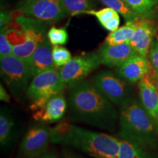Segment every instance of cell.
Listing matches in <instances>:
<instances>
[{
    "label": "cell",
    "mask_w": 158,
    "mask_h": 158,
    "mask_svg": "<svg viewBox=\"0 0 158 158\" xmlns=\"http://www.w3.org/2000/svg\"><path fill=\"white\" fill-rule=\"evenodd\" d=\"M139 100L144 109L158 123V92L150 73L138 82Z\"/></svg>",
    "instance_id": "15"
},
{
    "label": "cell",
    "mask_w": 158,
    "mask_h": 158,
    "mask_svg": "<svg viewBox=\"0 0 158 158\" xmlns=\"http://www.w3.org/2000/svg\"><path fill=\"white\" fill-rule=\"evenodd\" d=\"M52 56L55 68H62L72 59L69 50L60 45L52 47Z\"/></svg>",
    "instance_id": "23"
},
{
    "label": "cell",
    "mask_w": 158,
    "mask_h": 158,
    "mask_svg": "<svg viewBox=\"0 0 158 158\" xmlns=\"http://www.w3.org/2000/svg\"><path fill=\"white\" fill-rule=\"evenodd\" d=\"M137 54L130 43L116 45L104 44L98 51V55L102 64L109 68H118L134 54Z\"/></svg>",
    "instance_id": "14"
},
{
    "label": "cell",
    "mask_w": 158,
    "mask_h": 158,
    "mask_svg": "<svg viewBox=\"0 0 158 158\" xmlns=\"http://www.w3.org/2000/svg\"><path fill=\"white\" fill-rule=\"evenodd\" d=\"M14 119L5 108L0 111V144L2 148L8 147L11 143L14 135Z\"/></svg>",
    "instance_id": "18"
},
{
    "label": "cell",
    "mask_w": 158,
    "mask_h": 158,
    "mask_svg": "<svg viewBox=\"0 0 158 158\" xmlns=\"http://www.w3.org/2000/svg\"><path fill=\"white\" fill-rule=\"evenodd\" d=\"M64 158H84L80 156L76 155H72V154H69V155H66L64 156Z\"/></svg>",
    "instance_id": "32"
},
{
    "label": "cell",
    "mask_w": 158,
    "mask_h": 158,
    "mask_svg": "<svg viewBox=\"0 0 158 158\" xmlns=\"http://www.w3.org/2000/svg\"><path fill=\"white\" fill-rule=\"evenodd\" d=\"M158 27L155 21L141 18L138 20V26L130 44L138 54L148 56L150 46L157 35Z\"/></svg>",
    "instance_id": "11"
},
{
    "label": "cell",
    "mask_w": 158,
    "mask_h": 158,
    "mask_svg": "<svg viewBox=\"0 0 158 158\" xmlns=\"http://www.w3.org/2000/svg\"><path fill=\"white\" fill-rule=\"evenodd\" d=\"M13 54V45L6 36L5 31H1L0 34V58Z\"/></svg>",
    "instance_id": "27"
},
{
    "label": "cell",
    "mask_w": 158,
    "mask_h": 158,
    "mask_svg": "<svg viewBox=\"0 0 158 158\" xmlns=\"http://www.w3.org/2000/svg\"><path fill=\"white\" fill-rule=\"evenodd\" d=\"M50 142V128L42 123L32 124L23 136L20 152L26 158H38L45 155Z\"/></svg>",
    "instance_id": "10"
},
{
    "label": "cell",
    "mask_w": 158,
    "mask_h": 158,
    "mask_svg": "<svg viewBox=\"0 0 158 158\" xmlns=\"http://www.w3.org/2000/svg\"><path fill=\"white\" fill-rule=\"evenodd\" d=\"M38 158H56V156H54L53 155H44Z\"/></svg>",
    "instance_id": "33"
},
{
    "label": "cell",
    "mask_w": 158,
    "mask_h": 158,
    "mask_svg": "<svg viewBox=\"0 0 158 158\" xmlns=\"http://www.w3.org/2000/svg\"><path fill=\"white\" fill-rule=\"evenodd\" d=\"M82 13L94 15L102 26L107 21L113 19L114 18L118 16V13L117 12L108 7H106V8L99 10H94L91 9L89 10L84 11Z\"/></svg>",
    "instance_id": "25"
},
{
    "label": "cell",
    "mask_w": 158,
    "mask_h": 158,
    "mask_svg": "<svg viewBox=\"0 0 158 158\" xmlns=\"http://www.w3.org/2000/svg\"><path fill=\"white\" fill-rule=\"evenodd\" d=\"M16 22L24 33L26 40L22 44L13 46V54L27 61L40 43L48 38L45 36V23L23 15L18 16Z\"/></svg>",
    "instance_id": "6"
},
{
    "label": "cell",
    "mask_w": 158,
    "mask_h": 158,
    "mask_svg": "<svg viewBox=\"0 0 158 158\" xmlns=\"http://www.w3.org/2000/svg\"><path fill=\"white\" fill-rule=\"evenodd\" d=\"M61 5L66 14L76 15L84 11L91 10L89 0H60Z\"/></svg>",
    "instance_id": "21"
},
{
    "label": "cell",
    "mask_w": 158,
    "mask_h": 158,
    "mask_svg": "<svg viewBox=\"0 0 158 158\" xmlns=\"http://www.w3.org/2000/svg\"><path fill=\"white\" fill-rule=\"evenodd\" d=\"M1 76L11 94L21 100L27 94L32 76L27 61L13 54L1 58Z\"/></svg>",
    "instance_id": "4"
},
{
    "label": "cell",
    "mask_w": 158,
    "mask_h": 158,
    "mask_svg": "<svg viewBox=\"0 0 158 158\" xmlns=\"http://www.w3.org/2000/svg\"><path fill=\"white\" fill-rule=\"evenodd\" d=\"M66 86L59 71L56 68L50 69L33 77L27 89V96L31 102H45Z\"/></svg>",
    "instance_id": "7"
},
{
    "label": "cell",
    "mask_w": 158,
    "mask_h": 158,
    "mask_svg": "<svg viewBox=\"0 0 158 158\" xmlns=\"http://www.w3.org/2000/svg\"><path fill=\"white\" fill-rule=\"evenodd\" d=\"M51 143L69 146L93 158H118L120 139L66 122L50 128Z\"/></svg>",
    "instance_id": "2"
},
{
    "label": "cell",
    "mask_w": 158,
    "mask_h": 158,
    "mask_svg": "<svg viewBox=\"0 0 158 158\" xmlns=\"http://www.w3.org/2000/svg\"><path fill=\"white\" fill-rule=\"evenodd\" d=\"M157 150L140 147L130 142L120 139L118 158H158Z\"/></svg>",
    "instance_id": "19"
},
{
    "label": "cell",
    "mask_w": 158,
    "mask_h": 158,
    "mask_svg": "<svg viewBox=\"0 0 158 158\" xmlns=\"http://www.w3.org/2000/svg\"><path fill=\"white\" fill-rule=\"evenodd\" d=\"M150 76H151V78L152 79L154 84L155 85V87L157 89L158 92V73L154 72V71L152 70L151 72H150Z\"/></svg>",
    "instance_id": "31"
},
{
    "label": "cell",
    "mask_w": 158,
    "mask_h": 158,
    "mask_svg": "<svg viewBox=\"0 0 158 158\" xmlns=\"http://www.w3.org/2000/svg\"><path fill=\"white\" fill-rule=\"evenodd\" d=\"M100 1L108 7L112 8L122 15L127 21H134L143 18L134 11L124 0H100Z\"/></svg>",
    "instance_id": "20"
},
{
    "label": "cell",
    "mask_w": 158,
    "mask_h": 158,
    "mask_svg": "<svg viewBox=\"0 0 158 158\" xmlns=\"http://www.w3.org/2000/svg\"><path fill=\"white\" fill-rule=\"evenodd\" d=\"M68 106L66 98L61 92L51 97L42 108L35 111L33 118L45 123L58 122L64 116Z\"/></svg>",
    "instance_id": "13"
},
{
    "label": "cell",
    "mask_w": 158,
    "mask_h": 158,
    "mask_svg": "<svg viewBox=\"0 0 158 158\" xmlns=\"http://www.w3.org/2000/svg\"><path fill=\"white\" fill-rule=\"evenodd\" d=\"M152 69L154 72L158 73V36L156 35L154 38L151 46H150L149 54H148Z\"/></svg>",
    "instance_id": "26"
},
{
    "label": "cell",
    "mask_w": 158,
    "mask_h": 158,
    "mask_svg": "<svg viewBox=\"0 0 158 158\" xmlns=\"http://www.w3.org/2000/svg\"><path fill=\"white\" fill-rule=\"evenodd\" d=\"M49 42L53 45H62L66 44L68 40V33L64 28L51 27L47 33Z\"/></svg>",
    "instance_id": "24"
},
{
    "label": "cell",
    "mask_w": 158,
    "mask_h": 158,
    "mask_svg": "<svg viewBox=\"0 0 158 158\" xmlns=\"http://www.w3.org/2000/svg\"><path fill=\"white\" fill-rule=\"evenodd\" d=\"M119 23H120V19H119V15H118V16L114 18L113 19L107 21V22L102 25V27H103L106 30L110 31H114L118 28Z\"/></svg>",
    "instance_id": "29"
},
{
    "label": "cell",
    "mask_w": 158,
    "mask_h": 158,
    "mask_svg": "<svg viewBox=\"0 0 158 158\" xmlns=\"http://www.w3.org/2000/svg\"><path fill=\"white\" fill-rule=\"evenodd\" d=\"M12 17L10 13L2 12L1 19H0V27L1 31H6L8 28L9 25L11 23Z\"/></svg>",
    "instance_id": "28"
},
{
    "label": "cell",
    "mask_w": 158,
    "mask_h": 158,
    "mask_svg": "<svg viewBox=\"0 0 158 158\" xmlns=\"http://www.w3.org/2000/svg\"><path fill=\"white\" fill-rule=\"evenodd\" d=\"M138 20L128 21L125 25L111 31L105 40L104 44L116 45L122 43H130L137 28Z\"/></svg>",
    "instance_id": "17"
},
{
    "label": "cell",
    "mask_w": 158,
    "mask_h": 158,
    "mask_svg": "<svg viewBox=\"0 0 158 158\" xmlns=\"http://www.w3.org/2000/svg\"><path fill=\"white\" fill-rule=\"evenodd\" d=\"M0 100L2 101L9 102L10 100V97L9 94L7 93V92L6 89L4 88L2 84H0Z\"/></svg>",
    "instance_id": "30"
},
{
    "label": "cell",
    "mask_w": 158,
    "mask_h": 158,
    "mask_svg": "<svg viewBox=\"0 0 158 158\" xmlns=\"http://www.w3.org/2000/svg\"><path fill=\"white\" fill-rule=\"evenodd\" d=\"M92 83L110 102L119 108L136 99L132 84L116 73L100 71L94 75Z\"/></svg>",
    "instance_id": "5"
},
{
    "label": "cell",
    "mask_w": 158,
    "mask_h": 158,
    "mask_svg": "<svg viewBox=\"0 0 158 158\" xmlns=\"http://www.w3.org/2000/svg\"><path fill=\"white\" fill-rule=\"evenodd\" d=\"M118 138L144 149H158V123L144 109L139 99L120 108Z\"/></svg>",
    "instance_id": "3"
},
{
    "label": "cell",
    "mask_w": 158,
    "mask_h": 158,
    "mask_svg": "<svg viewBox=\"0 0 158 158\" xmlns=\"http://www.w3.org/2000/svg\"><path fill=\"white\" fill-rule=\"evenodd\" d=\"M99 55L94 53L83 54L71 59L61 68L59 73L66 86L81 82L101 64Z\"/></svg>",
    "instance_id": "9"
},
{
    "label": "cell",
    "mask_w": 158,
    "mask_h": 158,
    "mask_svg": "<svg viewBox=\"0 0 158 158\" xmlns=\"http://www.w3.org/2000/svg\"><path fill=\"white\" fill-rule=\"evenodd\" d=\"M111 102L88 81L70 86L68 104L73 121L114 132L119 115Z\"/></svg>",
    "instance_id": "1"
},
{
    "label": "cell",
    "mask_w": 158,
    "mask_h": 158,
    "mask_svg": "<svg viewBox=\"0 0 158 158\" xmlns=\"http://www.w3.org/2000/svg\"><path fill=\"white\" fill-rule=\"evenodd\" d=\"M152 70L148 56H141L137 53L118 67L116 73L130 84H134L149 74Z\"/></svg>",
    "instance_id": "12"
},
{
    "label": "cell",
    "mask_w": 158,
    "mask_h": 158,
    "mask_svg": "<svg viewBox=\"0 0 158 158\" xmlns=\"http://www.w3.org/2000/svg\"><path fill=\"white\" fill-rule=\"evenodd\" d=\"M17 10L26 16L45 24L56 22L67 15L60 0H21L18 4Z\"/></svg>",
    "instance_id": "8"
},
{
    "label": "cell",
    "mask_w": 158,
    "mask_h": 158,
    "mask_svg": "<svg viewBox=\"0 0 158 158\" xmlns=\"http://www.w3.org/2000/svg\"><path fill=\"white\" fill-rule=\"evenodd\" d=\"M128 5L141 15L146 18L158 5V0H124Z\"/></svg>",
    "instance_id": "22"
},
{
    "label": "cell",
    "mask_w": 158,
    "mask_h": 158,
    "mask_svg": "<svg viewBox=\"0 0 158 158\" xmlns=\"http://www.w3.org/2000/svg\"><path fill=\"white\" fill-rule=\"evenodd\" d=\"M27 62L33 77L45 70L56 68L53 60L52 47L48 38L40 43Z\"/></svg>",
    "instance_id": "16"
}]
</instances>
